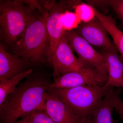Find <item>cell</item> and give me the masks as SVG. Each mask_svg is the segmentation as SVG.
<instances>
[{"mask_svg": "<svg viewBox=\"0 0 123 123\" xmlns=\"http://www.w3.org/2000/svg\"><path fill=\"white\" fill-rule=\"evenodd\" d=\"M31 65L22 57L9 53L0 44V80H8L28 70Z\"/></svg>", "mask_w": 123, "mask_h": 123, "instance_id": "11", "label": "cell"}, {"mask_svg": "<svg viewBox=\"0 0 123 123\" xmlns=\"http://www.w3.org/2000/svg\"><path fill=\"white\" fill-rule=\"evenodd\" d=\"M62 22L65 31L75 30L82 23L75 12L67 10L62 14Z\"/></svg>", "mask_w": 123, "mask_h": 123, "instance_id": "17", "label": "cell"}, {"mask_svg": "<svg viewBox=\"0 0 123 123\" xmlns=\"http://www.w3.org/2000/svg\"><path fill=\"white\" fill-rule=\"evenodd\" d=\"M43 102L37 109L31 112L30 123H55L47 115L43 109L42 106Z\"/></svg>", "mask_w": 123, "mask_h": 123, "instance_id": "19", "label": "cell"}, {"mask_svg": "<svg viewBox=\"0 0 123 123\" xmlns=\"http://www.w3.org/2000/svg\"><path fill=\"white\" fill-rule=\"evenodd\" d=\"M100 53L105 60L107 66L108 80L105 85L123 88V63L116 48L101 50Z\"/></svg>", "mask_w": 123, "mask_h": 123, "instance_id": "12", "label": "cell"}, {"mask_svg": "<svg viewBox=\"0 0 123 123\" xmlns=\"http://www.w3.org/2000/svg\"><path fill=\"white\" fill-rule=\"evenodd\" d=\"M108 80L107 69L83 68L64 74L54 79L50 88H70L82 86L105 85Z\"/></svg>", "mask_w": 123, "mask_h": 123, "instance_id": "5", "label": "cell"}, {"mask_svg": "<svg viewBox=\"0 0 123 123\" xmlns=\"http://www.w3.org/2000/svg\"><path fill=\"white\" fill-rule=\"evenodd\" d=\"M88 2L90 4L97 5L111 6L121 20L123 26V0H89Z\"/></svg>", "mask_w": 123, "mask_h": 123, "instance_id": "18", "label": "cell"}, {"mask_svg": "<svg viewBox=\"0 0 123 123\" xmlns=\"http://www.w3.org/2000/svg\"><path fill=\"white\" fill-rule=\"evenodd\" d=\"M94 7L90 5L82 2H80L74 7V11L82 23L90 22L96 17Z\"/></svg>", "mask_w": 123, "mask_h": 123, "instance_id": "16", "label": "cell"}, {"mask_svg": "<svg viewBox=\"0 0 123 123\" xmlns=\"http://www.w3.org/2000/svg\"><path fill=\"white\" fill-rule=\"evenodd\" d=\"M75 31L91 45L101 51L116 48L109 38L105 27L96 16L90 22H82Z\"/></svg>", "mask_w": 123, "mask_h": 123, "instance_id": "9", "label": "cell"}, {"mask_svg": "<svg viewBox=\"0 0 123 123\" xmlns=\"http://www.w3.org/2000/svg\"><path fill=\"white\" fill-rule=\"evenodd\" d=\"M48 14H41L33 20L13 46V54L22 57L31 66L47 62L49 40L46 22Z\"/></svg>", "mask_w": 123, "mask_h": 123, "instance_id": "2", "label": "cell"}, {"mask_svg": "<svg viewBox=\"0 0 123 123\" xmlns=\"http://www.w3.org/2000/svg\"><path fill=\"white\" fill-rule=\"evenodd\" d=\"M112 88L105 85H89L65 89L50 88L48 91L57 96L82 118L91 115Z\"/></svg>", "mask_w": 123, "mask_h": 123, "instance_id": "4", "label": "cell"}, {"mask_svg": "<svg viewBox=\"0 0 123 123\" xmlns=\"http://www.w3.org/2000/svg\"><path fill=\"white\" fill-rule=\"evenodd\" d=\"M80 123H93L92 116L91 115L82 118Z\"/></svg>", "mask_w": 123, "mask_h": 123, "instance_id": "21", "label": "cell"}, {"mask_svg": "<svg viewBox=\"0 0 123 123\" xmlns=\"http://www.w3.org/2000/svg\"><path fill=\"white\" fill-rule=\"evenodd\" d=\"M47 115L55 123H80L81 118L55 95L48 91L42 106Z\"/></svg>", "mask_w": 123, "mask_h": 123, "instance_id": "10", "label": "cell"}, {"mask_svg": "<svg viewBox=\"0 0 123 123\" xmlns=\"http://www.w3.org/2000/svg\"><path fill=\"white\" fill-rule=\"evenodd\" d=\"M112 91V102L113 107L118 113L120 118L123 120V101L120 97L119 89H114Z\"/></svg>", "mask_w": 123, "mask_h": 123, "instance_id": "20", "label": "cell"}, {"mask_svg": "<svg viewBox=\"0 0 123 123\" xmlns=\"http://www.w3.org/2000/svg\"><path fill=\"white\" fill-rule=\"evenodd\" d=\"M31 114V113L28 115L27 116L22 118L21 119L18 120L15 123H30V117Z\"/></svg>", "mask_w": 123, "mask_h": 123, "instance_id": "22", "label": "cell"}, {"mask_svg": "<svg viewBox=\"0 0 123 123\" xmlns=\"http://www.w3.org/2000/svg\"><path fill=\"white\" fill-rule=\"evenodd\" d=\"M49 63L54 70V79L64 74L79 71L84 67L79 58L74 55L65 33Z\"/></svg>", "mask_w": 123, "mask_h": 123, "instance_id": "8", "label": "cell"}, {"mask_svg": "<svg viewBox=\"0 0 123 123\" xmlns=\"http://www.w3.org/2000/svg\"><path fill=\"white\" fill-rule=\"evenodd\" d=\"M95 15L103 24L111 36L116 48L123 60V32L117 27L114 19L111 16L101 13L95 8Z\"/></svg>", "mask_w": 123, "mask_h": 123, "instance_id": "14", "label": "cell"}, {"mask_svg": "<svg viewBox=\"0 0 123 123\" xmlns=\"http://www.w3.org/2000/svg\"><path fill=\"white\" fill-rule=\"evenodd\" d=\"M69 43L85 68L107 69L105 60L100 52L75 30L65 32Z\"/></svg>", "mask_w": 123, "mask_h": 123, "instance_id": "7", "label": "cell"}, {"mask_svg": "<svg viewBox=\"0 0 123 123\" xmlns=\"http://www.w3.org/2000/svg\"><path fill=\"white\" fill-rule=\"evenodd\" d=\"M33 72V69L30 68L11 79L0 80V106L2 105L8 95L14 90L20 81Z\"/></svg>", "mask_w": 123, "mask_h": 123, "instance_id": "15", "label": "cell"}, {"mask_svg": "<svg viewBox=\"0 0 123 123\" xmlns=\"http://www.w3.org/2000/svg\"><path fill=\"white\" fill-rule=\"evenodd\" d=\"M114 88L104 98L101 103L92 112V116L93 123H117L112 116L113 110L112 102V93Z\"/></svg>", "mask_w": 123, "mask_h": 123, "instance_id": "13", "label": "cell"}, {"mask_svg": "<svg viewBox=\"0 0 123 123\" xmlns=\"http://www.w3.org/2000/svg\"><path fill=\"white\" fill-rule=\"evenodd\" d=\"M24 0L0 1V35L5 43L13 46L31 23L39 15Z\"/></svg>", "mask_w": 123, "mask_h": 123, "instance_id": "3", "label": "cell"}, {"mask_svg": "<svg viewBox=\"0 0 123 123\" xmlns=\"http://www.w3.org/2000/svg\"><path fill=\"white\" fill-rule=\"evenodd\" d=\"M26 78L0 106V123H15L37 109L44 102L52 83L50 76L38 71L33 72Z\"/></svg>", "mask_w": 123, "mask_h": 123, "instance_id": "1", "label": "cell"}, {"mask_svg": "<svg viewBox=\"0 0 123 123\" xmlns=\"http://www.w3.org/2000/svg\"><path fill=\"white\" fill-rule=\"evenodd\" d=\"M81 1L61 0L56 2L48 10L46 22L48 35L49 49L47 63H49L53 57L55 50L65 31L62 22V14L67 10L72 11Z\"/></svg>", "mask_w": 123, "mask_h": 123, "instance_id": "6", "label": "cell"}]
</instances>
